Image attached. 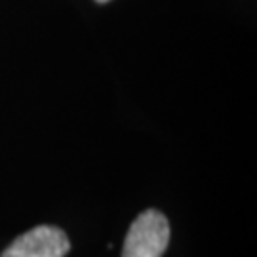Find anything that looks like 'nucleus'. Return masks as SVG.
<instances>
[{
  "instance_id": "1",
  "label": "nucleus",
  "mask_w": 257,
  "mask_h": 257,
  "mask_svg": "<svg viewBox=\"0 0 257 257\" xmlns=\"http://www.w3.org/2000/svg\"><path fill=\"white\" fill-rule=\"evenodd\" d=\"M170 244V223L158 210L141 211L132 223L122 257H162Z\"/></svg>"
},
{
  "instance_id": "2",
  "label": "nucleus",
  "mask_w": 257,
  "mask_h": 257,
  "mask_svg": "<svg viewBox=\"0 0 257 257\" xmlns=\"http://www.w3.org/2000/svg\"><path fill=\"white\" fill-rule=\"evenodd\" d=\"M71 242L63 230L54 225H38L10 244L2 257H65Z\"/></svg>"
},
{
  "instance_id": "3",
  "label": "nucleus",
  "mask_w": 257,
  "mask_h": 257,
  "mask_svg": "<svg viewBox=\"0 0 257 257\" xmlns=\"http://www.w3.org/2000/svg\"><path fill=\"white\" fill-rule=\"evenodd\" d=\"M95 2H99V4H105V2H109V0H95Z\"/></svg>"
}]
</instances>
